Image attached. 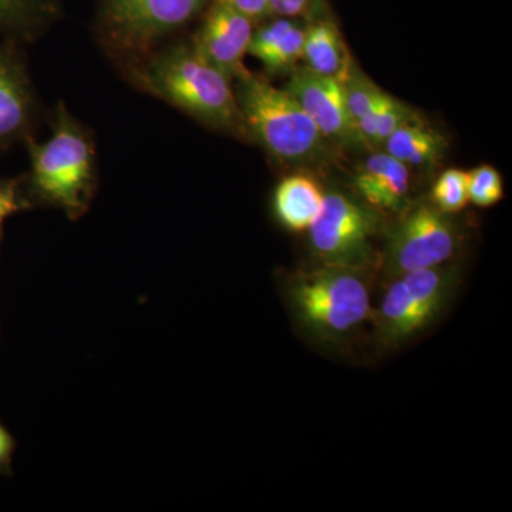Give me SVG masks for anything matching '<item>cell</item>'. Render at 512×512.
Segmentation results:
<instances>
[{"label": "cell", "instance_id": "obj_1", "mask_svg": "<svg viewBox=\"0 0 512 512\" xmlns=\"http://www.w3.org/2000/svg\"><path fill=\"white\" fill-rule=\"evenodd\" d=\"M141 90L171 104L204 126L248 140L234 82L197 55L192 46L154 50L128 67Z\"/></svg>", "mask_w": 512, "mask_h": 512}, {"label": "cell", "instance_id": "obj_2", "mask_svg": "<svg viewBox=\"0 0 512 512\" xmlns=\"http://www.w3.org/2000/svg\"><path fill=\"white\" fill-rule=\"evenodd\" d=\"M234 89L248 140H254L269 156L302 167L328 160L335 146L291 93L249 70L234 80Z\"/></svg>", "mask_w": 512, "mask_h": 512}, {"label": "cell", "instance_id": "obj_3", "mask_svg": "<svg viewBox=\"0 0 512 512\" xmlns=\"http://www.w3.org/2000/svg\"><path fill=\"white\" fill-rule=\"evenodd\" d=\"M30 188L40 201L82 217L92 202L97 180L92 134L66 107H57L53 133L42 144L30 143Z\"/></svg>", "mask_w": 512, "mask_h": 512}, {"label": "cell", "instance_id": "obj_4", "mask_svg": "<svg viewBox=\"0 0 512 512\" xmlns=\"http://www.w3.org/2000/svg\"><path fill=\"white\" fill-rule=\"evenodd\" d=\"M365 269L322 264L288 279L286 301L299 325L313 339L339 342L369 319L372 312Z\"/></svg>", "mask_w": 512, "mask_h": 512}, {"label": "cell", "instance_id": "obj_5", "mask_svg": "<svg viewBox=\"0 0 512 512\" xmlns=\"http://www.w3.org/2000/svg\"><path fill=\"white\" fill-rule=\"evenodd\" d=\"M207 0H101L100 32L107 50L127 67L187 26Z\"/></svg>", "mask_w": 512, "mask_h": 512}, {"label": "cell", "instance_id": "obj_6", "mask_svg": "<svg viewBox=\"0 0 512 512\" xmlns=\"http://www.w3.org/2000/svg\"><path fill=\"white\" fill-rule=\"evenodd\" d=\"M457 272L446 264L394 276L375 313L377 338L402 345L437 319L450 301Z\"/></svg>", "mask_w": 512, "mask_h": 512}, {"label": "cell", "instance_id": "obj_7", "mask_svg": "<svg viewBox=\"0 0 512 512\" xmlns=\"http://www.w3.org/2000/svg\"><path fill=\"white\" fill-rule=\"evenodd\" d=\"M461 234L451 215L431 202L404 211L387 234L383 266L390 278L447 264L460 247Z\"/></svg>", "mask_w": 512, "mask_h": 512}, {"label": "cell", "instance_id": "obj_8", "mask_svg": "<svg viewBox=\"0 0 512 512\" xmlns=\"http://www.w3.org/2000/svg\"><path fill=\"white\" fill-rule=\"evenodd\" d=\"M379 211L340 191L325 194L322 210L308 229L313 252L322 264L367 268L375 255Z\"/></svg>", "mask_w": 512, "mask_h": 512}, {"label": "cell", "instance_id": "obj_9", "mask_svg": "<svg viewBox=\"0 0 512 512\" xmlns=\"http://www.w3.org/2000/svg\"><path fill=\"white\" fill-rule=\"evenodd\" d=\"M289 74L284 89L301 104L329 143L345 150H366L350 117L342 83L305 66H298Z\"/></svg>", "mask_w": 512, "mask_h": 512}, {"label": "cell", "instance_id": "obj_10", "mask_svg": "<svg viewBox=\"0 0 512 512\" xmlns=\"http://www.w3.org/2000/svg\"><path fill=\"white\" fill-rule=\"evenodd\" d=\"M255 26L244 13L221 0H212L192 40V49L234 82L248 72L244 59L248 55Z\"/></svg>", "mask_w": 512, "mask_h": 512}, {"label": "cell", "instance_id": "obj_11", "mask_svg": "<svg viewBox=\"0 0 512 512\" xmlns=\"http://www.w3.org/2000/svg\"><path fill=\"white\" fill-rule=\"evenodd\" d=\"M353 187L376 211H400L410 191V168L386 151L367 157L353 178Z\"/></svg>", "mask_w": 512, "mask_h": 512}, {"label": "cell", "instance_id": "obj_12", "mask_svg": "<svg viewBox=\"0 0 512 512\" xmlns=\"http://www.w3.org/2000/svg\"><path fill=\"white\" fill-rule=\"evenodd\" d=\"M306 23L302 20L274 18L255 26L248 55L264 66L265 72L291 73L302 62Z\"/></svg>", "mask_w": 512, "mask_h": 512}, {"label": "cell", "instance_id": "obj_13", "mask_svg": "<svg viewBox=\"0 0 512 512\" xmlns=\"http://www.w3.org/2000/svg\"><path fill=\"white\" fill-rule=\"evenodd\" d=\"M35 100L25 70L12 56L0 53V141L26 134Z\"/></svg>", "mask_w": 512, "mask_h": 512}, {"label": "cell", "instance_id": "obj_14", "mask_svg": "<svg viewBox=\"0 0 512 512\" xmlns=\"http://www.w3.org/2000/svg\"><path fill=\"white\" fill-rule=\"evenodd\" d=\"M302 62L312 72L343 83L355 66L342 33L332 18L306 23Z\"/></svg>", "mask_w": 512, "mask_h": 512}, {"label": "cell", "instance_id": "obj_15", "mask_svg": "<svg viewBox=\"0 0 512 512\" xmlns=\"http://www.w3.org/2000/svg\"><path fill=\"white\" fill-rule=\"evenodd\" d=\"M325 194L313 175H289L275 190L276 217L289 231L306 232L318 218Z\"/></svg>", "mask_w": 512, "mask_h": 512}, {"label": "cell", "instance_id": "obj_16", "mask_svg": "<svg viewBox=\"0 0 512 512\" xmlns=\"http://www.w3.org/2000/svg\"><path fill=\"white\" fill-rule=\"evenodd\" d=\"M446 146V138L420 119L397 128L383 144L384 151L407 168L433 167L443 157Z\"/></svg>", "mask_w": 512, "mask_h": 512}, {"label": "cell", "instance_id": "obj_17", "mask_svg": "<svg viewBox=\"0 0 512 512\" xmlns=\"http://www.w3.org/2000/svg\"><path fill=\"white\" fill-rule=\"evenodd\" d=\"M468 174L460 168L443 171L431 190V204L448 215L457 214L467 207Z\"/></svg>", "mask_w": 512, "mask_h": 512}, {"label": "cell", "instance_id": "obj_18", "mask_svg": "<svg viewBox=\"0 0 512 512\" xmlns=\"http://www.w3.org/2000/svg\"><path fill=\"white\" fill-rule=\"evenodd\" d=\"M343 84L345 90L346 104L353 123H359L375 109L377 101L382 96L383 90L373 83L359 67H352L348 79Z\"/></svg>", "mask_w": 512, "mask_h": 512}, {"label": "cell", "instance_id": "obj_19", "mask_svg": "<svg viewBox=\"0 0 512 512\" xmlns=\"http://www.w3.org/2000/svg\"><path fill=\"white\" fill-rule=\"evenodd\" d=\"M468 198L480 208H490L504 198V181L493 165H478L468 171Z\"/></svg>", "mask_w": 512, "mask_h": 512}, {"label": "cell", "instance_id": "obj_20", "mask_svg": "<svg viewBox=\"0 0 512 512\" xmlns=\"http://www.w3.org/2000/svg\"><path fill=\"white\" fill-rule=\"evenodd\" d=\"M419 120L416 113L409 106L397 100L392 94L383 92L382 99L379 101L376 116L377 144L379 148L383 147L387 140L397 128L410 123V121Z\"/></svg>", "mask_w": 512, "mask_h": 512}, {"label": "cell", "instance_id": "obj_21", "mask_svg": "<svg viewBox=\"0 0 512 512\" xmlns=\"http://www.w3.org/2000/svg\"><path fill=\"white\" fill-rule=\"evenodd\" d=\"M50 13V0H0V25H29Z\"/></svg>", "mask_w": 512, "mask_h": 512}, {"label": "cell", "instance_id": "obj_22", "mask_svg": "<svg viewBox=\"0 0 512 512\" xmlns=\"http://www.w3.org/2000/svg\"><path fill=\"white\" fill-rule=\"evenodd\" d=\"M271 18H289L305 23L330 18L326 0H269Z\"/></svg>", "mask_w": 512, "mask_h": 512}, {"label": "cell", "instance_id": "obj_23", "mask_svg": "<svg viewBox=\"0 0 512 512\" xmlns=\"http://www.w3.org/2000/svg\"><path fill=\"white\" fill-rule=\"evenodd\" d=\"M25 207L26 202L20 197L15 181L0 180V229L9 217Z\"/></svg>", "mask_w": 512, "mask_h": 512}, {"label": "cell", "instance_id": "obj_24", "mask_svg": "<svg viewBox=\"0 0 512 512\" xmlns=\"http://www.w3.org/2000/svg\"><path fill=\"white\" fill-rule=\"evenodd\" d=\"M221 2L227 3V5L237 9L238 12L244 13L255 25L271 18V15H269V0H221Z\"/></svg>", "mask_w": 512, "mask_h": 512}, {"label": "cell", "instance_id": "obj_25", "mask_svg": "<svg viewBox=\"0 0 512 512\" xmlns=\"http://www.w3.org/2000/svg\"><path fill=\"white\" fill-rule=\"evenodd\" d=\"M12 451V436H10L8 430L0 424V467H2L3 464L8 463L10 456H12Z\"/></svg>", "mask_w": 512, "mask_h": 512}]
</instances>
